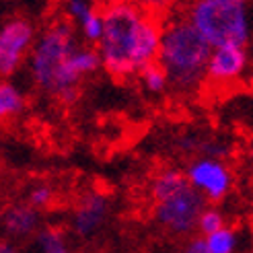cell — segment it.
Segmentation results:
<instances>
[{"label": "cell", "mask_w": 253, "mask_h": 253, "mask_svg": "<svg viewBox=\"0 0 253 253\" xmlns=\"http://www.w3.org/2000/svg\"><path fill=\"white\" fill-rule=\"evenodd\" d=\"M31 253H72L66 235L56 226H43V229L33 237Z\"/></svg>", "instance_id": "7c38bea8"}, {"label": "cell", "mask_w": 253, "mask_h": 253, "mask_svg": "<svg viewBox=\"0 0 253 253\" xmlns=\"http://www.w3.org/2000/svg\"><path fill=\"white\" fill-rule=\"evenodd\" d=\"M187 181L196 187L208 202H222L233 189V171L222 159L202 155L185 167Z\"/></svg>", "instance_id": "52a82bcc"}, {"label": "cell", "mask_w": 253, "mask_h": 253, "mask_svg": "<svg viewBox=\"0 0 253 253\" xmlns=\"http://www.w3.org/2000/svg\"><path fill=\"white\" fill-rule=\"evenodd\" d=\"M93 10H95L93 0H64V17L74 25H79Z\"/></svg>", "instance_id": "d6986e66"}, {"label": "cell", "mask_w": 253, "mask_h": 253, "mask_svg": "<svg viewBox=\"0 0 253 253\" xmlns=\"http://www.w3.org/2000/svg\"><path fill=\"white\" fill-rule=\"evenodd\" d=\"M105 31L97 43L105 72L113 79L138 77L157 64L163 25L134 0H111L103 8Z\"/></svg>", "instance_id": "7a4b0ae2"}, {"label": "cell", "mask_w": 253, "mask_h": 253, "mask_svg": "<svg viewBox=\"0 0 253 253\" xmlns=\"http://www.w3.org/2000/svg\"><path fill=\"white\" fill-rule=\"evenodd\" d=\"M42 210L33 208L29 202H17L10 204L2 212V229L8 239L23 241V239L35 237L42 231Z\"/></svg>", "instance_id": "30bf717a"}, {"label": "cell", "mask_w": 253, "mask_h": 253, "mask_svg": "<svg viewBox=\"0 0 253 253\" xmlns=\"http://www.w3.org/2000/svg\"><path fill=\"white\" fill-rule=\"evenodd\" d=\"M138 77H140L142 88L146 93H150V95H163L165 91H169V88H171L167 72L161 68L159 62H157V64H153V66L144 68L140 74H138Z\"/></svg>", "instance_id": "5bb4252c"}, {"label": "cell", "mask_w": 253, "mask_h": 253, "mask_svg": "<svg viewBox=\"0 0 253 253\" xmlns=\"http://www.w3.org/2000/svg\"><path fill=\"white\" fill-rule=\"evenodd\" d=\"M79 33L83 37V42L84 43H99L101 42V37H103V31H105V19H103V10H93L91 15H86L79 25Z\"/></svg>", "instance_id": "9a60e30c"}, {"label": "cell", "mask_w": 253, "mask_h": 253, "mask_svg": "<svg viewBox=\"0 0 253 253\" xmlns=\"http://www.w3.org/2000/svg\"><path fill=\"white\" fill-rule=\"evenodd\" d=\"M136 4H140L142 8H146L148 12H153V15H159V12H167L171 10L177 0H134Z\"/></svg>", "instance_id": "ffe728a7"}, {"label": "cell", "mask_w": 253, "mask_h": 253, "mask_svg": "<svg viewBox=\"0 0 253 253\" xmlns=\"http://www.w3.org/2000/svg\"><path fill=\"white\" fill-rule=\"evenodd\" d=\"M189 181H187V175L185 171H179L175 167H167V169H161L155 173L153 181H150V200L153 202H159L163 198H167L175 192H179L181 187H185Z\"/></svg>", "instance_id": "8fae6325"}, {"label": "cell", "mask_w": 253, "mask_h": 253, "mask_svg": "<svg viewBox=\"0 0 253 253\" xmlns=\"http://www.w3.org/2000/svg\"><path fill=\"white\" fill-rule=\"evenodd\" d=\"M25 109V95L19 91L17 84L4 81L0 84V118L4 122L17 118Z\"/></svg>", "instance_id": "4fadbf2b"}, {"label": "cell", "mask_w": 253, "mask_h": 253, "mask_svg": "<svg viewBox=\"0 0 253 253\" xmlns=\"http://www.w3.org/2000/svg\"><path fill=\"white\" fill-rule=\"evenodd\" d=\"M222 226H226L224 222V214L218 210V208H214V206H206L204 212L200 214V220H198V233L200 235H212V233H216L220 231Z\"/></svg>", "instance_id": "e0dca14e"}, {"label": "cell", "mask_w": 253, "mask_h": 253, "mask_svg": "<svg viewBox=\"0 0 253 253\" xmlns=\"http://www.w3.org/2000/svg\"><path fill=\"white\" fill-rule=\"evenodd\" d=\"M212 45L204 40L185 15H175L163 25L159 64L167 72L177 95L189 97L206 83V68Z\"/></svg>", "instance_id": "3957f363"}, {"label": "cell", "mask_w": 253, "mask_h": 253, "mask_svg": "<svg viewBox=\"0 0 253 253\" xmlns=\"http://www.w3.org/2000/svg\"><path fill=\"white\" fill-rule=\"evenodd\" d=\"M107 216H109L107 196L101 192H88L81 198L77 208L72 210L70 229L77 237L88 239L103 229V224L107 222Z\"/></svg>", "instance_id": "9c48e42d"}, {"label": "cell", "mask_w": 253, "mask_h": 253, "mask_svg": "<svg viewBox=\"0 0 253 253\" xmlns=\"http://www.w3.org/2000/svg\"><path fill=\"white\" fill-rule=\"evenodd\" d=\"M37 42L33 23L25 17H10L0 27V74L10 77L25 62Z\"/></svg>", "instance_id": "8992f818"}, {"label": "cell", "mask_w": 253, "mask_h": 253, "mask_svg": "<svg viewBox=\"0 0 253 253\" xmlns=\"http://www.w3.org/2000/svg\"><path fill=\"white\" fill-rule=\"evenodd\" d=\"M181 253H212V251L208 247V241H206L204 235H194L185 241Z\"/></svg>", "instance_id": "44dd1931"}, {"label": "cell", "mask_w": 253, "mask_h": 253, "mask_svg": "<svg viewBox=\"0 0 253 253\" xmlns=\"http://www.w3.org/2000/svg\"><path fill=\"white\" fill-rule=\"evenodd\" d=\"M251 54L249 47L222 45L212 47L206 68V83L214 86H233L249 77Z\"/></svg>", "instance_id": "ba28073f"}, {"label": "cell", "mask_w": 253, "mask_h": 253, "mask_svg": "<svg viewBox=\"0 0 253 253\" xmlns=\"http://www.w3.org/2000/svg\"><path fill=\"white\" fill-rule=\"evenodd\" d=\"M54 200H56V192H54V187L52 185H47V183H35L29 187V192H27V200L25 202H29V204L37 210H45L54 204Z\"/></svg>", "instance_id": "ac0fdd59"}, {"label": "cell", "mask_w": 253, "mask_h": 253, "mask_svg": "<svg viewBox=\"0 0 253 253\" xmlns=\"http://www.w3.org/2000/svg\"><path fill=\"white\" fill-rule=\"evenodd\" d=\"M31 83L60 103H74L81 83L103 68L99 49L79 42L68 19L54 21L37 35L27 60Z\"/></svg>", "instance_id": "6da1fadb"}, {"label": "cell", "mask_w": 253, "mask_h": 253, "mask_svg": "<svg viewBox=\"0 0 253 253\" xmlns=\"http://www.w3.org/2000/svg\"><path fill=\"white\" fill-rule=\"evenodd\" d=\"M212 253H235L239 247V235L231 226H222L220 231L206 237Z\"/></svg>", "instance_id": "2e32d148"}, {"label": "cell", "mask_w": 253, "mask_h": 253, "mask_svg": "<svg viewBox=\"0 0 253 253\" xmlns=\"http://www.w3.org/2000/svg\"><path fill=\"white\" fill-rule=\"evenodd\" d=\"M0 253H23L19 247H15L12 243H8V241H4L2 245H0Z\"/></svg>", "instance_id": "7402d4cb"}, {"label": "cell", "mask_w": 253, "mask_h": 253, "mask_svg": "<svg viewBox=\"0 0 253 253\" xmlns=\"http://www.w3.org/2000/svg\"><path fill=\"white\" fill-rule=\"evenodd\" d=\"M183 15L212 47L253 43V0H189Z\"/></svg>", "instance_id": "277c9868"}, {"label": "cell", "mask_w": 253, "mask_h": 253, "mask_svg": "<svg viewBox=\"0 0 253 253\" xmlns=\"http://www.w3.org/2000/svg\"><path fill=\"white\" fill-rule=\"evenodd\" d=\"M206 198L192 183L159 202H153V218L163 231L185 237L198 231L200 214L206 208Z\"/></svg>", "instance_id": "5b68a950"}]
</instances>
